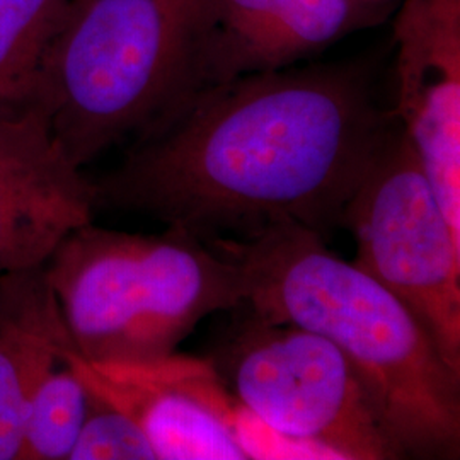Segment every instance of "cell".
Here are the masks:
<instances>
[{
  "label": "cell",
  "instance_id": "1",
  "mask_svg": "<svg viewBox=\"0 0 460 460\" xmlns=\"http://www.w3.org/2000/svg\"><path fill=\"white\" fill-rule=\"evenodd\" d=\"M397 127L372 58L239 75L135 137L118 169L93 182L94 205L205 241L281 222L324 237Z\"/></svg>",
  "mask_w": 460,
  "mask_h": 460
},
{
  "label": "cell",
  "instance_id": "2",
  "mask_svg": "<svg viewBox=\"0 0 460 460\" xmlns=\"http://www.w3.org/2000/svg\"><path fill=\"white\" fill-rule=\"evenodd\" d=\"M207 243L239 266L251 314L307 329L345 355L401 457L459 454L460 376L394 294L292 222Z\"/></svg>",
  "mask_w": 460,
  "mask_h": 460
},
{
  "label": "cell",
  "instance_id": "3",
  "mask_svg": "<svg viewBox=\"0 0 460 460\" xmlns=\"http://www.w3.org/2000/svg\"><path fill=\"white\" fill-rule=\"evenodd\" d=\"M210 0H72L33 106L72 164L138 137L203 87Z\"/></svg>",
  "mask_w": 460,
  "mask_h": 460
},
{
  "label": "cell",
  "instance_id": "4",
  "mask_svg": "<svg viewBox=\"0 0 460 460\" xmlns=\"http://www.w3.org/2000/svg\"><path fill=\"white\" fill-rule=\"evenodd\" d=\"M74 349L91 362H140L176 351L198 324L244 305L239 266L180 227L70 232L43 266Z\"/></svg>",
  "mask_w": 460,
  "mask_h": 460
},
{
  "label": "cell",
  "instance_id": "5",
  "mask_svg": "<svg viewBox=\"0 0 460 460\" xmlns=\"http://www.w3.org/2000/svg\"><path fill=\"white\" fill-rule=\"evenodd\" d=\"M341 226L357 243L353 263L414 314L460 376V241L401 127L365 171Z\"/></svg>",
  "mask_w": 460,
  "mask_h": 460
},
{
  "label": "cell",
  "instance_id": "6",
  "mask_svg": "<svg viewBox=\"0 0 460 460\" xmlns=\"http://www.w3.org/2000/svg\"><path fill=\"white\" fill-rule=\"evenodd\" d=\"M237 331L212 363L268 427L332 460L401 457L362 380L326 338L254 314Z\"/></svg>",
  "mask_w": 460,
  "mask_h": 460
},
{
  "label": "cell",
  "instance_id": "7",
  "mask_svg": "<svg viewBox=\"0 0 460 460\" xmlns=\"http://www.w3.org/2000/svg\"><path fill=\"white\" fill-rule=\"evenodd\" d=\"M395 13L393 113L460 241V0H401Z\"/></svg>",
  "mask_w": 460,
  "mask_h": 460
},
{
  "label": "cell",
  "instance_id": "8",
  "mask_svg": "<svg viewBox=\"0 0 460 460\" xmlns=\"http://www.w3.org/2000/svg\"><path fill=\"white\" fill-rule=\"evenodd\" d=\"M94 184L72 164L36 106L0 113V275L43 268L93 222Z\"/></svg>",
  "mask_w": 460,
  "mask_h": 460
},
{
  "label": "cell",
  "instance_id": "9",
  "mask_svg": "<svg viewBox=\"0 0 460 460\" xmlns=\"http://www.w3.org/2000/svg\"><path fill=\"white\" fill-rule=\"evenodd\" d=\"M399 2L210 0L203 87L296 66L349 34L382 24Z\"/></svg>",
  "mask_w": 460,
  "mask_h": 460
},
{
  "label": "cell",
  "instance_id": "10",
  "mask_svg": "<svg viewBox=\"0 0 460 460\" xmlns=\"http://www.w3.org/2000/svg\"><path fill=\"white\" fill-rule=\"evenodd\" d=\"M66 358L89 393L142 428L157 459L247 460L214 414L165 377L155 360L91 362L74 348Z\"/></svg>",
  "mask_w": 460,
  "mask_h": 460
},
{
  "label": "cell",
  "instance_id": "11",
  "mask_svg": "<svg viewBox=\"0 0 460 460\" xmlns=\"http://www.w3.org/2000/svg\"><path fill=\"white\" fill-rule=\"evenodd\" d=\"M74 348L43 268L0 275V460H19L34 387Z\"/></svg>",
  "mask_w": 460,
  "mask_h": 460
},
{
  "label": "cell",
  "instance_id": "12",
  "mask_svg": "<svg viewBox=\"0 0 460 460\" xmlns=\"http://www.w3.org/2000/svg\"><path fill=\"white\" fill-rule=\"evenodd\" d=\"M72 0H0V113L33 106L40 68Z\"/></svg>",
  "mask_w": 460,
  "mask_h": 460
},
{
  "label": "cell",
  "instance_id": "13",
  "mask_svg": "<svg viewBox=\"0 0 460 460\" xmlns=\"http://www.w3.org/2000/svg\"><path fill=\"white\" fill-rule=\"evenodd\" d=\"M87 404L89 393L64 357L38 382L30 397L19 460H68Z\"/></svg>",
  "mask_w": 460,
  "mask_h": 460
},
{
  "label": "cell",
  "instance_id": "14",
  "mask_svg": "<svg viewBox=\"0 0 460 460\" xmlns=\"http://www.w3.org/2000/svg\"><path fill=\"white\" fill-rule=\"evenodd\" d=\"M155 459L142 428L111 402L89 393L83 428L68 460Z\"/></svg>",
  "mask_w": 460,
  "mask_h": 460
},
{
  "label": "cell",
  "instance_id": "15",
  "mask_svg": "<svg viewBox=\"0 0 460 460\" xmlns=\"http://www.w3.org/2000/svg\"><path fill=\"white\" fill-rule=\"evenodd\" d=\"M382 2H399V0H382Z\"/></svg>",
  "mask_w": 460,
  "mask_h": 460
}]
</instances>
